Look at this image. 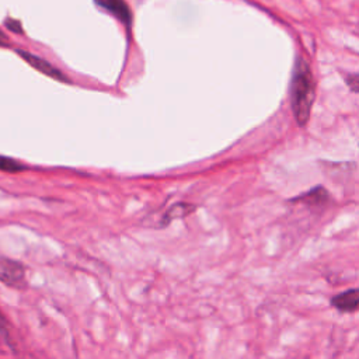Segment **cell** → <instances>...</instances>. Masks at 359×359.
I'll use <instances>...</instances> for the list:
<instances>
[{"mask_svg":"<svg viewBox=\"0 0 359 359\" xmlns=\"http://www.w3.org/2000/svg\"><path fill=\"white\" fill-rule=\"evenodd\" d=\"M25 170H27V167L24 164H21L20 161H17L11 157L0 156V171L15 174V172H22Z\"/></svg>","mask_w":359,"mask_h":359,"instance_id":"8","label":"cell"},{"mask_svg":"<svg viewBox=\"0 0 359 359\" xmlns=\"http://www.w3.org/2000/svg\"><path fill=\"white\" fill-rule=\"evenodd\" d=\"M0 334L4 337V339H10V331H8V321L0 311Z\"/></svg>","mask_w":359,"mask_h":359,"instance_id":"10","label":"cell"},{"mask_svg":"<svg viewBox=\"0 0 359 359\" xmlns=\"http://www.w3.org/2000/svg\"><path fill=\"white\" fill-rule=\"evenodd\" d=\"M4 24H6V27H7L8 29H11V31H14V32H18V34L22 32V27H21L20 21H17V20L8 18V20L4 21Z\"/></svg>","mask_w":359,"mask_h":359,"instance_id":"11","label":"cell"},{"mask_svg":"<svg viewBox=\"0 0 359 359\" xmlns=\"http://www.w3.org/2000/svg\"><path fill=\"white\" fill-rule=\"evenodd\" d=\"M345 83L353 93H359V73H349L345 76Z\"/></svg>","mask_w":359,"mask_h":359,"instance_id":"9","label":"cell"},{"mask_svg":"<svg viewBox=\"0 0 359 359\" xmlns=\"http://www.w3.org/2000/svg\"><path fill=\"white\" fill-rule=\"evenodd\" d=\"M0 282L15 289L25 286V268L21 262L0 258Z\"/></svg>","mask_w":359,"mask_h":359,"instance_id":"2","label":"cell"},{"mask_svg":"<svg viewBox=\"0 0 359 359\" xmlns=\"http://www.w3.org/2000/svg\"><path fill=\"white\" fill-rule=\"evenodd\" d=\"M195 208H196L195 205H191V203H187V202H178V203L172 205L170 209H167L164 212V217L161 220V224L167 226L174 219H180V217H184V216L192 213L195 210Z\"/></svg>","mask_w":359,"mask_h":359,"instance_id":"6","label":"cell"},{"mask_svg":"<svg viewBox=\"0 0 359 359\" xmlns=\"http://www.w3.org/2000/svg\"><path fill=\"white\" fill-rule=\"evenodd\" d=\"M95 4L118 18L123 25H132V11L125 0H94Z\"/></svg>","mask_w":359,"mask_h":359,"instance_id":"4","label":"cell"},{"mask_svg":"<svg viewBox=\"0 0 359 359\" xmlns=\"http://www.w3.org/2000/svg\"><path fill=\"white\" fill-rule=\"evenodd\" d=\"M292 109L294 114V118L299 125H306L313 101H314V79L311 74V70L304 59H297L294 72H293V79H292Z\"/></svg>","mask_w":359,"mask_h":359,"instance_id":"1","label":"cell"},{"mask_svg":"<svg viewBox=\"0 0 359 359\" xmlns=\"http://www.w3.org/2000/svg\"><path fill=\"white\" fill-rule=\"evenodd\" d=\"M327 201H328V192L323 187L311 188L307 194L292 199V202H302V203H306V205H323Z\"/></svg>","mask_w":359,"mask_h":359,"instance_id":"7","label":"cell"},{"mask_svg":"<svg viewBox=\"0 0 359 359\" xmlns=\"http://www.w3.org/2000/svg\"><path fill=\"white\" fill-rule=\"evenodd\" d=\"M17 53L28 63L31 65L35 70H38L39 73L45 74V76H49L50 79H55L57 81H62V83H70V80L67 79V76H65L59 69H56L53 65H50L48 60L31 53V52H27V50H22V49H18Z\"/></svg>","mask_w":359,"mask_h":359,"instance_id":"3","label":"cell"},{"mask_svg":"<svg viewBox=\"0 0 359 359\" xmlns=\"http://www.w3.org/2000/svg\"><path fill=\"white\" fill-rule=\"evenodd\" d=\"M0 46L4 48V46H10V39L8 36L0 29Z\"/></svg>","mask_w":359,"mask_h":359,"instance_id":"12","label":"cell"},{"mask_svg":"<svg viewBox=\"0 0 359 359\" xmlns=\"http://www.w3.org/2000/svg\"><path fill=\"white\" fill-rule=\"evenodd\" d=\"M331 306L339 311L353 313L359 310V289L345 290L331 299Z\"/></svg>","mask_w":359,"mask_h":359,"instance_id":"5","label":"cell"}]
</instances>
